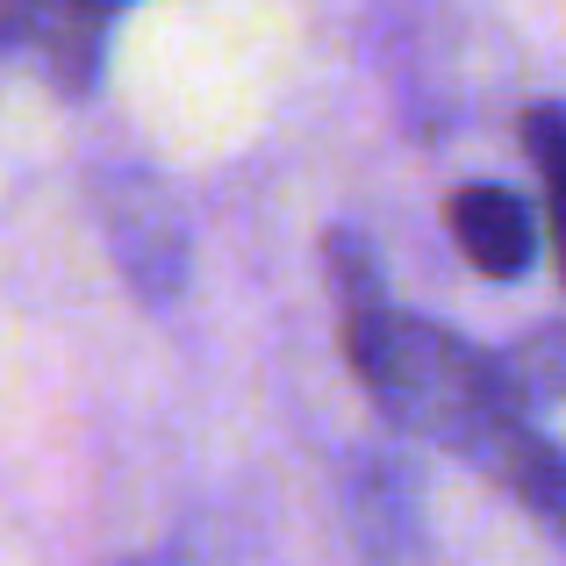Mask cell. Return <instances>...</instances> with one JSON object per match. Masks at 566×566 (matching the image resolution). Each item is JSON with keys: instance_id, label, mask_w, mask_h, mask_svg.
<instances>
[{"instance_id": "obj_2", "label": "cell", "mask_w": 566, "mask_h": 566, "mask_svg": "<svg viewBox=\"0 0 566 566\" xmlns=\"http://www.w3.org/2000/svg\"><path fill=\"white\" fill-rule=\"evenodd\" d=\"M444 222H452V244L467 251V265L488 273V280H524L531 259H538V222H531V208L495 180L459 187L452 201H444Z\"/></svg>"}, {"instance_id": "obj_3", "label": "cell", "mask_w": 566, "mask_h": 566, "mask_svg": "<svg viewBox=\"0 0 566 566\" xmlns=\"http://www.w3.org/2000/svg\"><path fill=\"white\" fill-rule=\"evenodd\" d=\"M101 36H108V22H94L80 0H0V51L8 43H43L57 86H72V94L94 86Z\"/></svg>"}, {"instance_id": "obj_5", "label": "cell", "mask_w": 566, "mask_h": 566, "mask_svg": "<svg viewBox=\"0 0 566 566\" xmlns=\"http://www.w3.org/2000/svg\"><path fill=\"white\" fill-rule=\"evenodd\" d=\"M495 366H502V380H510V395H516L524 416L545 409V401H559L566 395V323L516 337L510 352H495Z\"/></svg>"}, {"instance_id": "obj_6", "label": "cell", "mask_w": 566, "mask_h": 566, "mask_svg": "<svg viewBox=\"0 0 566 566\" xmlns=\"http://www.w3.org/2000/svg\"><path fill=\"white\" fill-rule=\"evenodd\" d=\"M524 151L545 180V208H553V244H559V273H566V101H538L524 108Z\"/></svg>"}, {"instance_id": "obj_4", "label": "cell", "mask_w": 566, "mask_h": 566, "mask_svg": "<svg viewBox=\"0 0 566 566\" xmlns=\"http://www.w3.org/2000/svg\"><path fill=\"white\" fill-rule=\"evenodd\" d=\"M488 473H495V481L510 488V495L524 502V510H531V516H538V524L566 545V452H559L553 438H545L538 423L516 430V438L495 452V467H488Z\"/></svg>"}, {"instance_id": "obj_7", "label": "cell", "mask_w": 566, "mask_h": 566, "mask_svg": "<svg viewBox=\"0 0 566 566\" xmlns=\"http://www.w3.org/2000/svg\"><path fill=\"white\" fill-rule=\"evenodd\" d=\"M86 14H94V22H115V8H129V0H80Z\"/></svg>"}, {"instance_id": "obj_1", "label": "cell", "mask_w": 566, "mask_h": 566, "mask_svg": "<svg viewBox=\"0 0 566 566\" xmlns=\"http://www.w3.org/2000/svg\"><path fill=\"white\" fill-rule=\"evenodd\" d=\"M323 265H331L337 287V337H345V359L359 387L374 395V409L409 438H430L444 452L473 459V467H495V452L531 423L516 409L510 380H502L495 352H473L459 331L430 316H401L380 287L374 251L352 230H331L323 244Z\"/></svg>"}]
</instances>
